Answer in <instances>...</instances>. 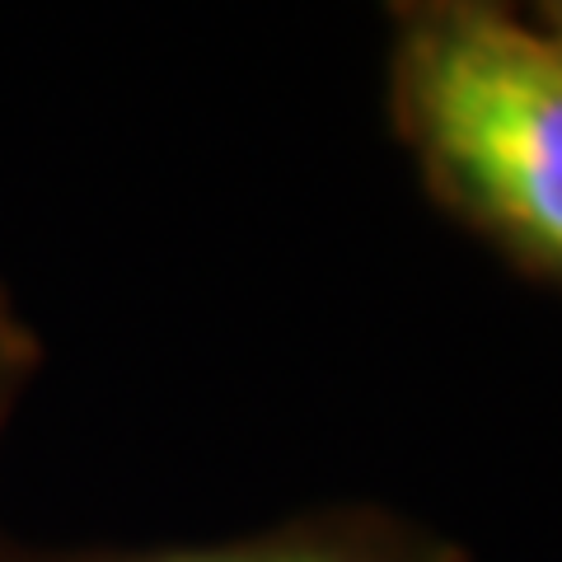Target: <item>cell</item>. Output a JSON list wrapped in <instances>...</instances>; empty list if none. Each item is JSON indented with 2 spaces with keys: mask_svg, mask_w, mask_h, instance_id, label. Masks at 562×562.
Returning a JSON list of instances; mask_svg holds the SVG:
<instances>
[{
  "mask_svg": "<svg viewBox=\"0 0 562 562\" xmlns=\"http://www.w3.org/2000/svg\"><path fill=\"white\" fill-rule=\"evenodd\" d=\"M0 562H473L446 535L422 530L380 506L305 512L262 535L225 543H160V549H38L0 535Z\"/></svg>",
  "mask_w": 562,
  "mask_h": 562,
  "instance_id": "7a4b0ae2",
  "label": "cell"
},
{
  "mask_svg": "<svg viewBox=\"0 0 562 562\" xmlns=\"http://www.w3.org/2000/svg\"><path fill=\"white\" fill-rule=\"evenodd\" d=\"M390 113L431 198L562 286V33L483 0L398 5Z\"/></svg>",
  "mask_w": 562,
  "mask_h": 562,
  "instance_id": "6da1fadb",
  "label": "cell"
},
{
  "mask_svg": "<svg viewBox=\"0 0 562 562\" xmlns=\"http://www.w3.org/2000/svg\"><path fill=\"white\" fill-rule=\"evenodd\" d=\"M543 24H549L553 33H562V20H553V14H543Z\"/></svg>",
  "mask_w": 562,
  "mask_h": 562,
  "instance_id": "277c9868",
  "label": "cell"
},
{
  "mask_svg": "<svg viewBox=\"0 0 562 562\" xmlns=\"http://www.w3.org/2000/svg\"><path fill=\"white\" fill-rule=\"evenodd\" d=\"M38 366H43L38 333L24 324V314L14 310L5 281H0V431H5L14 403L29 390V380L38 375Z\"/></svg>",
  "mask_w": 562,
  "mask_h": 562,
  "instance_id": "3957f363",
  "label": "cell"
},
{
  "mask_svg": "<svg viewBox=\"0 0 562 562\" xmlns=\"http://www.w3.org/2000/svg\"><path fill=\"white\" fill-rule=\"evenodd\" d=\"M543 14H553V20H562V5H549V10H543Z\"/></svg>",
  "mask_w": 562,
  "mask_h": 562,
  "instance_id": "5b68a950",
  "label": "cell"
}]
</instances>
